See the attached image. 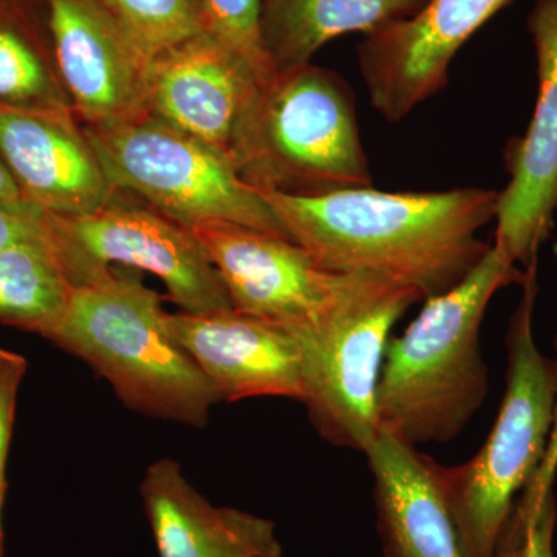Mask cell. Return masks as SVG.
I'll return each mask as SVG.
<instances>
[{
    "label": "cell",
    "instance_id": "1",
    "mask_svg": "<svg viewBox=\"0 0 557 557\" xmlns=\"http://www.w3.org/2000/svg\"><path fill=\"white\" fill-rule=\"evenodd\" d=\"M262 196L322 269L387 278L416 289L424 302L460 284L490 251L478 234L496 218L498 190L366 186L317 197Z\"/></svg>",
    "mask_w": 557,
    "mask_h": 557
},
{
    "label": "cell",
    "instance_id": "2",
    "mask_svg": "<svg viewBox=\"0 0 557 557\" xmlns=\"http://www.w3.org/2000/svg\"><path fill=\"white\" fill-rule=\"evenodd\" d=\"M523 281L525 271L491 245L460 284L424 300L412 324L387 343L376 391L381 431L413 448L463 431L486 398L483 317L498 289Z\"/></svg>",
    "mask_w": 557,
    "mask_h": 557
},
{
    "label": "cell",
    "instance_id": "3",
    "mask_svg": "<svg viewBox=\"0 0 557 557\" xmlns=\"http://www.w3.org/2000/svg\"><path fill=\"white\" fill-rule=\"evenodd\" d=\"M161 296L138 271L110 267L73 287L51 343L108 380L124 406L145 416L205 428L220 401L199 366L172 339Z\"/></svg>",
    "mask_w": 557,
    "mask_h": 557
},
{
    "label": "cell",
    "instance_id": "4",
    "mask_svg": "<svg viewBox=\"0 0 557 557\" xmlns=\"http://www.w3.org/2000/svg\"><path fill=\"white\" fill-rule=\"evenodd\" d=\"M230 161L260 194L317 197L372 186L354 91L311 62L259 87Z\"/></svg>",
    "mask_w": 557,
    "mask_h": 557
},
{
    "label": "cell",
    "instance_id": "5",
    "mask_svg": "<svg viewBox=\"0 0 557 557\" xmlns=\"http://www.w3.org/2000/svg\"><path fill=\"white\" fill-rule=\"evenodd\" d=\"M518 309L509 321L504 401L482 449L460 467L435 463L443 496L468 557H496L518 496L547 450L556 401L555 361L533 335L537 259L525 267Z\"/></svg>",
    "mask_w": 557,
    "mask_h": 557
},
{
    "label": "cell",
    "instance_id": "6",
    "mask_svg": "<svg viewBox=\"0 0 557 557\" xmlns=\"http://www.w3.org/2000/svg\"><path fill=\"white\" fill-rule=\"evenodd\" d=\"M416 289L355 273L335 306L302 327V403L322 438L364 453L379 435L376 391L392 327L413 304Z\"/></svg>",
    "mask_w": 557,
    "mask_h": 557
},
{
    "label": "cell",
    "instance_id": "7",
    "mask_svg": "<svg viewBox=\"0 0 557 557\" xmlns=\"http://www.w3.org/2000/svg\"><path fill=\"white\" fill-rule=\"evenodd\" d=\"M83 126L116 193L138 196L189 230L236 223L292 239L262 194L199 139L148 113L108 126Z\"/></svg>",
    "mask_w": 557,
    "mask_h": 557
},
{
    "label": "cell",
    "instance_id": "8",
    "mask_svg": "<svg viewBox=\"0 0 557 557\" xmlns=\"http://www.w3.org/2000/svg\"><path fill=\"white\" fill-rule=\"evenodd\" d=\"M119 196L90 214L46 212L47 244L72 287L89 284L119 263L159 277L182 311L233 309L193 231L149 205H126Z\"/></svg>",
    "mask_w": 557,
    "mask_h": 557
},
{
    "label": "cell",
    "instance_id": "9",
    "mask_svg": "<svg viewBox=\"0 0 557 557\" xmlns=\"http://www.w3.org/2000/svg\"><path fill=\"white\" fill-rule=\"evenodd\" d=\"M190 231L218 270L233 309L287 329L317 321L355 277L322 269L306 248L277 234L236 223Z\"/></svg>",
    "mask_w": 557,
    "mask_h": 557
},
{
    "label": "cell",
    "instance_id": "10",
    "mask_svg": "<svg viewBox=\"0 0 557 557\" xmlns=\"http://www.w3.org/2000/svg\"><path fill=\"white\" fill-rule=\"evenodd\" d=\"M512 0H428L409 20L366 36L358 65L370 104L399 123L449 83L458 50Z\"/></svg>",
    "mask_w": 557,
    "mask_h": 557
},
{
    "label": "cell",
    "instance_id": "11",
    "mask_svg": "<svg viewBox=\"0 0 557 557\" xmlns=\"http://www.w3.org/2000/svg\"><path fill=\"white\" fill-rule=\"evenodd\" d=\"M537 64V101L527 134L509 143V182L498 190L496 242L528 267L548 239L557 212V0H537L528 17Z\"/></svg>",
    "mask_w": 557,
    "mask_h": 557
},
{
    "label": "cell",
    "instance_id": "12",
    "mask_svg": "<svg viewBox=\"0 0 557 557\" xmlns=\"http://www.w3.org/2000/svg\"><path fill=\"white\" fill-rule=\"evenodd\" d=\"M73 112L86 126L145 113L149 60L101 0H39Z\"/></svg>",
    "mask_w": 557,
    "mask_h": 557
},
{
    "label": "cell",
    "instance_id": "13",
    "mask_svg": "<svg viewBox=\"0 0 557 557\" xmlns=\"http://www.w3.org/2000/svg\"><path fill=\"white\" fill-rule=\"evenodd\" d=\"M260 86L240 54L205 32L150 60L145 113L230 160L237 129Z\"/></svg>",
    "mask_w": 557,
    "mask_h": 557
},
{
    "label": "cell",
    "instance_id": "14",
    "mask_svg": "<svg viewBox=\"0 0 557 557\" xmlns=\"http://www.w3.org/2000/svg\"><path fill=\"white\" fill-rule=\"evenodd\" d=\"M0 159L22 199L51 214H90L119 196L73 110L0 106Z\"/></svg>",
    "mask_w": 557,
    "mask_h": 557
},
{
    "label": "cell",
    "instance_id": "15",
    "mask_svg": "<svg viewBox=\"0 0 557 557\" xmlns=\"http://www.w3.org/2000/svg\"><path fill=\"white\" fill-rule=\"evenodd\" d=\"M166 329L199 366L220 401L260 397L302 401L299 344L285 325L225 309L166 313Z\"/></svg>",
    "mask_w": 557,
    "mask_h": 557
},
{
    "label": "cell",
    "instance_id": "16",
    "mask_svg": "<svg viewBox=\"0 0 557 557\" xmlns=\"http://www.w3.org/2000/svg\"><path fill=\"white\" fill-rule=\"evenodd\" d=\"M141 498L160 557H284L273 520L215 507L172 458L150 465Z\"/></svg>",
    "mask_w": 557,
    "mask_h": 557
},
{
    "label": "cell",
    "instance_id": "17",
    "mask_svg": "<svg viewBox=\"0 0 557 557\" xmlns=\"http://www.w3.org/2000/svg\"><path fill=\"white\" fill-rule=\"evenodd\" d=\"M386 557H468L435 461L386 431L364 450Z\"/></svg>",
    "mask_w": 557,
    "mask_h": 557
},
{
    "label": "cell",
    "instance_id": "18",
    "mask_svg": "<svg viewBox=\"0 0 557 557\" xmlns=\"http://www.w3.org/2000/svg\"><path fill=\"white\" fill-rule=\"evenodd\" d=\"M428 0H267L260 39L274 75L310 64L325 44L409 20Z\"/></svg>",
    "mask_w": 557,
    "mask_h": 557
},
{
    "label": "cell",
    "instance_id": "19",
    "mask_svg": "<svg viewBox=\"0 0 557 557\" xmlns=\"http://www.w3.org/2000/svg\"><path fill=\"white\" fill-rule=\"evenodd\" d=\"M0 106L73 110L39 0H0Z\"/></svg>",
    "mask_w": 557,
    "mask_h": 557
},
{
    "label": "cell",
    "instance_id": "20",
    "mask_svg": "<svg viewBox=\"0 0 557 557\" xmlns=\"http://www.w3.org/2000/svg\"><path fill=\"white\" fill-rule=\"evenodd\" d=\"M72 284L47 240L0 249V322L49 338L64 314Z\"/></svg>",
    "mask_w": 557,
    "mask_h": 557
},
{
    "label": "cell",
    "instance_id": "21",
    "mask_svg": "<svg viewBox=\"0 0 557 557\" xmlns=\"http://www.w3.org/2000/svg\"><path fill=\"white\" fill-rule=\"evenodd\" d=\"M148 60L209 32L205 0H101Z\"/></svg>",
    "mask_w": 557,
    "mask_h": 557
},
{
    "label": "cell",
    "instance_id": "22",
    "mask_svg": "<svg viewBox=\"0 0 557 557\" xmlns=\"http://www.w3.org/2000/svg\"><path fill=\"white\" fill-rule=\"evenodd\" d=\"M209 32L251 65L260 83L273 79L274 72L260 39V17L267 0H205Z\"/></svg>",
    "mask_w": 557,
    "mask_h": 557
},
{
    "label": "cell",
    "instance_id": "23",
    "mask_svg": "<svg viewBox=\"0 0 557 557\" xmlns=\"http://www.w3.org/2000/svg\"><path fill=\"white\" fill-rule=\"evenodd\" d=\"M557 522L555 493L542 497L520 494L496 557H555Z\"/></svg>",
    "mask_w": 557,
    "mask_h": 557
},
{
    "label": "cell",
    "instance_id": "24",
    "mask_svg": "<svg viewBox=\"0 0 557 557\" xmlns=\"http://www.w3.org/2000/svg\"><path fill=\"white\" fill-rule=\"evenodd\" d=\"M25 372H27V359L16 351L0 348V557H3L2 516L7 494V463H9L11 438H13L17 395H20Z\"/></svg>",
    "mask_w": 557,
    "mask_h": 557
},
{
    "label": "cell",
    "instance_id": "25",
    "mask_svg": "<svg viewBox=\"0 0 557 557\" xmlns=\"http://www.w3.org/2000/svg\"><path fill=\"white\" fill-rule=\"evenodd\" d=\"M46 240V211L27 200L0 199V249Z\"/></svg>",
    "mask_w": 557,
    "mask_h": 557
},
{
    "label": "cell",
    "instance_id": "26",
    "mask_svg": "<svg viewBox=\"0 0 557 557\" xmlns=\"http://www.w3.org/2000/svg\"><path fill=\"white\" fill-rule=\"evenodd\" d=\"M556 401L555 417H553L552 432H549L547 450H545L544 460L539 467L536 475L531 480L530 485L523 490L522 494L531 497H542L553 491L557 471V335H556Z\"/></svg>",
    "mask_w": 557,
    "mask_h": 557
},
{
    "label": "cell",
    "instance_id": "27",
    "mask_svg": "<svg viewBox=\"0 0 557 557\" xmlns=\"http://www.w3.org/2000/svg\"><path fill=\"white\" fill-rule=\"evenodd\" d=\"M0 199L2 200H24L22 199L20 189H17L16 183L11 177L9 170L0 159Z\"/></svg>",
    "mask_w": 557,
    "mask_h": 557
}]
</instances>
